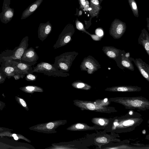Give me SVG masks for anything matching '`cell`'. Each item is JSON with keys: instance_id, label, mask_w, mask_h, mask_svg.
Returning a JSON list of instances; mask_svg holds the SVG:
<instances>
[{"instance_id": "6da1fadb", "label": "cell", "mask_w": 149, "mask_h": 149, "mask_svg": "<svg viewBox=\"0 0 149 149\" xmlns=\"http://www.w3.org/2000/svg\"><path fill=\"white\" fill-rule=\"evenodd\" d=\"M78 55V53L75 51L64 53L55 58L53 65L60 71L68 73L73 62Z\"/></svg>"}, {"instance_id": "7a4b0ae2", "label": "cell", "mask_w": 149, "mask_h": 149, "mask_svg": "<svg viewBox=\"0 0 149 149\" xmlns=\"http://www.w3.org/2000/svg\"><path fill=\"white\" fill-rule=\"evenodd\" d=\"M36 72L43 73L48 76L67 77L70 75L68 72H62L56 68L53 64L41 62L33 67L31 73Z\"/></svg>"}, {"instance_id": "3957f363", "label": "cell", "mask_w": 149, "mask_h": 149, "mask_svg": "<svg viewBox=\"0 0 149 149\" xmlns=\"http://www.w3.org/2000/svg\"><path fill=\"white\" fill-rule=\"evenodd\" d=\"M67 123V120H56L38 124L30 127L29 129L31 130L43 133H55L57 132L56 130V129Z\"/></svg>"}, {"instance_id": "277c9868", "label": "cell", "mask_w": 149, "mask_h": 149, "mask_svg": "<svg viewBox=\"0 0 149 149\" xmlns=\"http://www.w3.org/2000/svg\"><path fill=\"white\" fill-rule=\"evenodd\" d=\"M75 31L73 25L70 23L67 24L59 35L56 43L53 46L54 49L64 46L72 40V37Z\"/></svg>"}, {"instance_id": "5b68a950", "label": "cell", "mask_w": 149, "mask_h": 149, "mask_svg": "<svg viewBox=\"0 0 149 149\" xmlns=\"http://www.w3.org/2000/svg\"><path fill=\"white\" fill-rule=\"evenodd\" d=\"M101 68L99 62L90 55L85 57L80 66L81 70L86 71L89 74H93Z\"/></svg>"}, {"instance_id": "8992f818", "label": "cell", "mask_w": 149, "mask_h": 149, "mask_svg": "<svg viewBox=\"0 0 149 149\" xmlns=\"http://www.w3.org/2000/svg\"><path fill=\"white\" fill-rule=\"evenodd\" d=\"M115 100L126 107L131 108L134 107L142 109L149 106L148 102L140 98L122 97Z\"/></svg>"}, {"instance_id": "52a82bcc", "label": "cell", "mask_w": 149, "mask_h": 149, "mask_svg": "<svg viewBox=\"0 0 149 149\" xmlns=\"http://www.w3.org/2000/svg\"><path fill=\"white\" fill-rule=\"evenodd\" d=\"M10 0H3L2 11L0 13V20L3 23L7 24L10 22L14 15V9L10 8Z\"/></svg>"}, {"instance_id": "ba28073f", "label": "cell", "mask_w": 149, "mask_h": 149, "mask_svg": "<svg viewBox=\"0 0 149 149\" xmlns=\"http://www.w3.org/2000/svg\"><path fill=\"white\" fill-rule=\"evenodd\" d=\"M126 28L125 23L119 20L114 21L110 29L109 34L115 39H119L124 33Z\"/></svg>"}, {"instance_id": "9c48e42d", "label": "cell", "mask_w": 149, "mask_h": 149, "mask_svg": "<svg viewBox=\"0 0 149 149\" xmlns=\"http://www.w3.org/2000/svg\"><path fill=\"white\" fill-rule=\"evenodd\" d=\"M73 102L74 105L80 108L82 110H86L104 111L107 110L104 108L96 105L94 103L90 101L75 100L73 101Z\"/></svg>"}, {"instance_id": "30bf717a", "label": "cell", "mask_w": 149, "mask_h": 149, "mask_svg": "<svg viewBox=\"0 0 149 149\" xmlns=\"http://www.w3.org/2000/svg\"><path fill=\"white\" fill-rule=\"evenodd\" d=\"M38 59V56L34 49L31 47L26 50L21 60L22 63L33 66L37 63Z\"/></svg>"}, {"instance_id": "8fae6325", "label": "cell", "mask_w": 149, "mask_h": 149, "mask_svg": "<svg viewBox=\"0 0 149 149\" xmlns=\"http://www.w3.org/2000/svg\"><path fill=\"white\" fill-rule=\"evenodd\" d=\"M128 53H126L124 50H122L120 55L115 61L118 66L121 69L126 68L134 71V67L129 57H128Z\"/></svg>"}, {"instance_id": "7c38bea8", "label": "cell", "mask_w": 149, "mask_h": 149, "mask_svg": "<svg viewBox=\"0 0 149 149\" xmlns=\"http://www.w3.org/2000/svg\"><path fill=\"white\" fill-rule=\"evenodd\" d=\"M52 26L49 21L46 23H40L38 30V37L42 41L45 40L50 34Z\"/></svg>"}, {"instance_id": "4fadbf2b", "label": "cell", "mask_w": 149, "mask_h": 149, "mask_svg": "<svg viewBox=\"0 0 149 149\" xmlns=\"http://www.w3.org/2000/svg\"><path fill=\"white\" fill-rule=\"evenodd\" d=\"M136 67L143 77L149 81V65L140 58H132Z\"/></svg>"}, {"instance_id": "5bb4252c", "label": "cell", "mask_w": 149, "mask_h": 149, "mask_svg": "<svg viewBox=\"0 0 149 149\" xmlns=\"http://www.w3.org/2000/svg\"><path fill=\"white\" fill-rule=\"evenodd\" d=\"M29 37L26 36L22 40L18 47L14 52L12 58L14 59L21 60L22 57L26 50L27 49Z\"/></svg>"}, {"instance_id": "9a60e30c", "label": "cell", "mask_w": 149, "mask_h": 149, "mask_svg": "<svg viewBox=\"0 0 149 149\" xmlns=\"http://www.w3.org/2000/svg\"><path fill=\"white\" fill-rule=\"evenodd\" d=\"M102 50L109 58L116 61L120 55L122 50L112 46L103 47Z\"/></svg>"}, {"instance_id": "2e32d148", "label": "cell", "mask_w": 149, "mask_h": 149, "mask_svg": "<svg viewBox=\"0 0 149 149\" xmlns=\"http://www.w3.org/2000/svg\"><path fill=\"white\" fill-rule=\"evenodd\" d=\"M138 43L142 46L149 55V35L145 29L142 30L138 39Z\"/></svg>"}, {"instance_id": "e0dca14e", "label": "cell", "mask_w": 149, "mask_h": 149, "mask_svg": "<svg viewBox=\"0 0 149 149\" xmlns=\"http://www.w3.org/2000/svg\"><path fill=\"white\" fill-rule=\"evenodd\" d=\"M43 0H37L29 6L23 12L21 19H24L32 14L39 7Z\"/></svg>"}, {"instance_id": "ac0fdd59", "label": "cell", "mask_w": 149, "mask_h": 149, "mask_svg": "<svg viewBox=\"0 0 149 149\" xmlns=\"http://www.w3.org/2000/svg\"><path fill=\"white\" fill-rule=\"evenodd\" d=\"M141 88L132 86H119L107 88L105 90L111 91L130 92L139 91Z\"/></svg>"}, {"instance_id": "d6986e66", "label": "cell", "mask_w": 149, "mask_h": 149, "mask_svg": "<svg viewBox=\"0 0 149 149\" xmlns=\"http://www.w3.org/2000/svg\"><path fill=\"white\" fill-rule=\"evenodd\" d=\"M94 128L85 123H77L72 125L66 130L70 131H81L92 130Z\"/></svg>"}, {"instance_id": "ffe728a7", "label": "cell", "mask_w": 149, "mask_h": 149, "mask_svg": "<svg viewBox=\"0 0 149 149\" xmlns=\"http://www.w3.org/2000/svg\"><path fill=\"white\" fill-rule=\"evenodd\" d=\"M22 91L32 94L35 92H43V89L41 87L36 86H27L20 88Z\"/></svg>"}, {"instance_id": "44dd1931", "label": "cell", "mask_w": 149, "mask_h": 149, "mask_svg": "<svg viewBox=\"0 0 149 149\" xmlns=\"http://www.w3.org/2000/svg\"><path fill=\"white\" fill-rule=\"evenodd\" d=\"M32 66L23 63H20L18 64L17 67L20 70L22 74L25 75L26 74L31 73L33 70Z\"/></svg>"}, {"instance_id": "7402d4cb", "label": "cell", "mask_w": 149, "mask_h": 149, "mask_svg": "<svg viewBox=\"0 0 149 149\" xmlns=\"http://www.w3.org/2000/svg\"><path fill=\"white\" fill-rule=\"evenodd\" d=\"M71 85L75 88L82 90H88L91 88L90 86L80 80L74 81L71 84Z\"/></svg>"}, {"instance_id": "603a6c76", "label": "cell", "mask_w": 149, "mask_h": 149, "mask_svg": "<svg viewBox=\"0 0 149 149\" xmlns=\"http://www.w3.org/2000/svg\"><path fill=\"white\" fill-rule=\"evenodd\" d=\"M51 147L46 148L45 149H75V148L72 147L74 145L71 144L61 145L57 144L56 143L52 144Z\"/></svg>"}, {"instance_id": "cb8c5ba5", "label": "cell", "mask_w": 149, "mask_h": 149, "mask_svg": "<svg viewBox=\"0 0 149 149\" xmlns=\"http://www.w3.org/2000/svg\"><path fill=\"white\" fill-rule=\"evenodd\" d=\"M130 6L134 14L135 15H138V10L136 4L134 0H128Z\"/></svg>"}, {"instance_id": "d4e9b609", "label": "cell", "mask_w": 149, "mask_h": 149, "mask_svg": "<svg viewBox=\"0 0 149 149\" xmlns=\"http://www.w3.org/2000/svg\"><path fill=\"white\" fill-rule=\"evenodd\" d=\"M75 23L76 28L78 30L82 31L83 32H84L86 31L83 24L77 19L75 20Z\"/></svg>"}, {"instance_id": "484cf974", "label": "cell", "mask_w": 149, "mask_h": 149, "mask_svg": "<svg viewBox=\"0 0 149 149\" xmlns=\"http://www.w3.org/2000/svg\"><path fill=\"white\" fill-rule=\"evenodd\" d=\"M15 97L18 103H20L21 105L27 111H28L29 110V109L27 104L24 99L21 98L17 97V96H16Z\"/></svg>"}, {"instance_id": "4316f807", "label": "cell", "mask_w": 149, "mask_h": 149, "mask_svg": "<svg viewBox=\"0 0 149 149\" xmlns=\"http://www.w3.org/2000/svg\"><path fill=\"white\" fill-rule=\"evenodd\" d=\"M37 77V75L32 74L31 73H29L26 74L25 79L29 81H34L36 80Z\"/></svg>"}, {"instance_id": "83f0119b", "label": "cell", "mask_w": 149, "mask_h": 149, "mask_svg": "<svg viewBox=\"0 0 149 149\" xmlns=\"http://www.w3.org/2000/svg\"><path fill=\"white\" fill-rule=\"evenodd\" d=\"M15 71L14 68L11 67H6L4 69L5 72L6 74H12Z\"/></svg>"}, {"instance_id": "f1b7e54d", "label": "cell", "mask_w": 149, "mask_h": 149, "mask_svg": "<svg viewBox=\"0 0 149 149\" xmlns=\"http://www.w3.org/2000/svg\"><path fill=\"white\" fill-rule=\"evenodd\" d=\"M96 141L98 143H105L107 142V139L105 137H102L97 138Z\"/></svg>"}, {"instance_id": "f546056e", "label": "cell", "mask_w": 149, "mask_h": 149, "mask_svg": "<svg viewBox=\"0 0 149 149\" xmlns=\"http://www.w3.org/2000/svg\"><path fill=\"white\" fill-rule=\"evenodd\" d=\"M84 32L86 33L87 34L89 35L91 37L92 39L94 40L98 41L100 40L101 39V37L97 35H92L89 33L88 32H87L86 31H85Z\"/></svg>"}, {"instance_id": "4dcf8cb0", "label": "cell", "mask_w": 149, "mask_h": 149, "mask_svg": "<svg viewBox=\"0 0 149 149\" xmlns=\"http://www.w3.org/2000/svg\"><path fill=\"white\" fill-rule=\"evenodd\" d=\"M87 0H78L80 6V8L83 9Z\"/></svg>"}, {"instance_id": "1f68e13d", "label": "cell", "mask_w": 149, "mask_h": 149, "mask_svg": "<svg viewBox=\"0 0 149 149\" xmlns=\"http://www.w3.org/2000/svg\"><path fill=\"white\" fill-rule=\"evenodd\" d=\"M96 34L98 36L102 37L103 35V30L101 29H97L95 31Z\"/></svg>"}, {"instance_id": "d6a6232c", "label": "cell", "mask_w": 149, "mask_h": 149, "mask_svg": "<svg viewBox=\"0 0 149 149\" xmlns=\"http://www.w3.org/2000/svg\"><path fill=\"white\" fill-rule=\"evenodd\" d=\"M134 123V121L132 120H128L125 121L123 123V124L124 125L127 126L130 125Z\"/></svg>"}, {"instance_id": "836d02e7", "label": "cell", "mask_w": 149, "mask_h": 149, "mask_svg": "<svg viewBox=\"0 0 149 149\" xmlns=\"http://www.w3.org/2000/svg\"><path fill=\"white\" fill-rule=\"evenodd\" d=\"M99 123L101 125H103L104 124V120L102 119H100L98 121Z\"/></svg>"}, {"instance_id": "e575fe53", "label": "cell", "mask_w": 149, "mask_h": 149, "mask_svg": "<svg viewBox=\"0 0 149 149\" xmlns=\"http://www.w3.org/2000/svg\"><path fill=\"white\" fill-rule=\"evenodd\" d=\"M5 106V103L0 101V109H2Z\"/></svg>"}, {"instance_id": "d590c367", "label": "cell", "mask_w": 149, "mask_h": 149, "mask_svg": "<svg viewBox=\"0 0 149 149\" xmlns=\"http://www.w3.org/2000/svg\"><path fill=\"white\" fill-rule=\"evenodd\" d=\"M2 79H4L3 78L2 76L0 74V83L2 82L3 81Z\"/></svg>"}, {"instance_id": "8d00e7d4", "label": "cell", "mask_w": 149, "mask_h": 149, "mask_svg": "<svg viewBox=\"0 0 149 149\" xmlns=\"http://www.w3.org/2000/svg\"><path fill=\"white\" fill-rule=\"evenodd\" d=\"M82 11L80 10L79 12V13L78 14V16L81 15H82Z\"/></svg>"}, {"instance_id": "74e56055", "label": "cell", "mask_w": 149, "mask_h": 149, "mask_svg": "<svg viewBox=\"0 0 149 149\" xmlns=\"http://www.w3.org/2000/svg\"><path fill=\"white\" fill-rule=\"evenodd\" d=\"M114 125H117L118 124V123H117L115 122V123H114Z\"/></svg>"}, {"instance_id": "f35d334b", "label": "cell", "mask_w": 149, "mask_h": 149, "mask_svg": "<svg viewBox=\"0 0 149 149\" xmlns=\"http://www.w3.org/2000/svg\"><path fill=\"white\" fill-rule=\"evenodd\" d=\"M107 101V98H105L104 100V102H106Z\"/></svg>"}, {"instance_id": "ab89813d", "label": "cell", "mask_w": 149, "mask_h": 149, "mask_svg": "<svg viewBox=\"0 0 149 149\" xmlns=\"http://www.w3.org/2000/svg\"><path fill=\"white\" fill-rule=\"evenodd\" d=\"M3 130H4L2 128H0V131H2Z\"/></svg>"}, {"instance_id": "60d3db41", "label": "cell", "mask_w": 149, "mask_h": 149, "mask_svg": "<svg viewBox=\"0 0 149 149\" xmlns=\"http://www.w3.org/2000/svg\"><path fill=\"white\" fill-rule=\"evenodd\" d=\"M132 111H130V114H132Z\"/></svg>"}, {"instance_id": "b9f144b4", "label": "cell", "mask_w": 149, "mask_h": 149, "mask_svg": "<svg viewBox=\"0 0 149 149\" xmlns=\"http://www.w3.org/2000/svg\"><path fill=\"white\" fill-rule=\"evenodd\" d=\"M101 0V1H102V0Z\"/></svg>"}]
</instances>
